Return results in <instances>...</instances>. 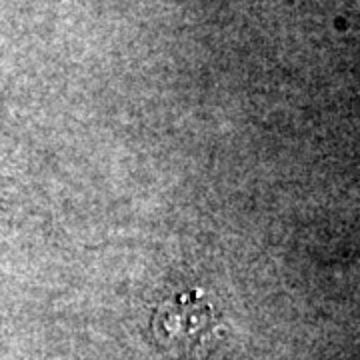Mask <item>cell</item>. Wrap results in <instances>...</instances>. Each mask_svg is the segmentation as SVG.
<instances>
[{
    "instance_id": "6da1fadb",
    "label": "cell",
    "mask_w": 360,
    "mask_h": 360,
    "mask_svg": "<svg viewBox=\"0 0 360 360\" xmlns=\"http://www.w3.org/2000/svg\"><path fill=\"white\" fill-rule=\"evenodd\" d=\"M153 326L156 336L168 345L194 348L210 338L217 316L200 290H188L162 302L156 309Z\"/></svg>"
}]
</instances>
